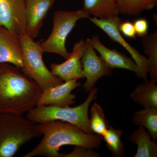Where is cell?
<instances>
[{
  "mask_svg": "<svg viewBox=\"0 0 157 157\" xmlns=\"http://www.w3.org/2000/svg\"><path fill=\"white\" fill-rule=\"evenodd\" d=\"M42 92L19 68L0 63V112L23 116L36 106Z\"/></svg>",
  "mask_w": 157,
  "mask_h": 157,
  "instance_id": "cell-1",
  "label": "cell"
},
{
  "mask_svg": "<svg viewBox=\"0 0 157 157\" xmlns=\"http://www.w3.org/2000/svg\"><path fill=\"white\" fill-rule=\"evenodd\" d=\"M39 125L43 138L35 148L23 157H63V154L60 153L59 151L64 145L81 146L88 149L101 147L102 136L87 134L73 124L52 121Z\"/></svg>",
  "mask_w": 157,
  "mask_h": 157,
  "instance_id": "cell-2",
  "label": "cell"
},
{
  "mask_svg": "<svg viewBox=\"0 0 157 157\" xmlns=\"http://www.w3.org/2000/svg\"><path fill=\"white\" fill-rule=\"evenodd\" d=\"M0 115V157H12L25 144L41 137L39 124L23 115Z\"/></svg>",
  "mask_w": 157,
  "mask_h": 157,
  "instance_id": "cell-3",
  "label": "cell"
},
{
  "mask_svg": "<svg viewBox=\"0 0 157 157\" xmlns=\"http://www.w3.org/2000/svg\"><path fill=\"white\" fill-rule=\"evenodd\" d=\"M98 89L93 87L82 104L76 107H59L51 105L36 106L27 113V117L35 123L60 121L73 124L89 134H94L90 129L88 110L90 104L96 99Z\"/></svg>",
  "mask_w": 157,
  "mask_h": 157,
  "instance_id": "cell-4",
  "label": "cell"
},
{
  "mask_svg": "<svg viewBox=\"0 0 157 157\" xmlns=\"http://www.w3.org/2000/svg\"><path fill=\"white\" fill-rule=\"evenodd\" d=\"M23 50L21 72L36 82L42 91L64 82L45 66L42 56L44 53L40 42L25 33L20 37Z\"/></svg>",
  "mask_w": 157,
  "mask_h": 157,
  "instance_id": "cell-5",
  "label": "cell"
},
{
  "mask_svg": "<svg viewBox=\"0 0 157 157\" xmlns=\"http://www.w3.org/2000/svg\"><path fill=\"white\" fill-rule=\"evenodd\" d=\"M90 17L89 14L83 9L56 11L53 14L51 33L46 40L41 43L44 52L56 54L67 59L70 52H68L66 47L67 37L78 21Z\"/></svg>",
  "mask_w": 157,
  "mask_h": 157,
  "instance_id": "cell-6",
  "label": "cell"
},
{
  "mask_svg": "<svg viewBox=\"0 0 157 157\" xmlns=\"http://www.w3.org/2000/svg\"><path fill=\"white\" fill-rule=\"evenodd\" d=\"M89 19L91 22L104 31L112 41L117 42L126 49L140 69L142 73V78L144 81H147L148 66L147 59L140 54L135 47L130 45L122 36L119 30V25L121 22L120 17L117 16L100 19L90 17Z\"/></svg>",
  "mask_w": 157,
  "mask_h": 157,
  "instance_id": "cell-7",
  "label": "cell"
},
{
  "mask_svg": "<svg viewBox=\"0 0 157 157\" xmlns=\"http://www.w3.org/2000/svg\"><path fill=\"white\" fill-rule=\"evenodd\" d=\"M81 61L83 75L86 78L83 86L86 93L89 92L101 77L110 76L112 73V69L97 55L88 39L85 40Z\"/></svg>",
  "mask_w": 157,
  "mask_h": 157,
  "instance_id": "cell-8",
  "label": "cell"
},
{
  "mask_svg": "<svg viewBox=\"0 0 157 157\" xmlns=\"http://www.w3.org/2000/svg\"><path fill=\"white\" fill-rule=\"evenodd\" d=\"M26 26L25 0H0V27L20 37Z\"/></svg>",
  "mask_w": 157,
  "mask_h": 157,
  "instance_id": "cell-9",
  "label": "cell"
},
{
  "mask_svg": "<svg viewBox=\"0 0 157 157\" xmlns=\"http://www.w3.org/2000/svg\"><path fill=\"white\" fill-rule=\"evenodd\" d=\"M77 80L64 82L62 84L42 91L36 106L51 105L59 107H70L75 103L76 95L72 92L80 86Z\"/></svg>",
  "mask_w": 157,
  "mask_h": 157,
  "instance_id": "cell-10",
  "label": "cell"
},
{
  "mask_svg": "<svg viewBox=\"0 0 157 157\" xmlns=\"http://www.w3.org/2000/svg\"><path fill=\"white\" fill-rule=\"evenodd\" d=\"M84 46L83 39L76 42L66 61L60 64H52V73L64 82L84 78L81 61Z\"/></svg>",
  "mask_w": 157,
  "mask_h": 157,
  "instance_id": "cell-11",
  "label": "cell"
},
{
  "mask_svg": "<svg viewBox=\"0 0 157 157\" xmlns=\"http://www.w3.org/2000/svg\"><path fill=\"white\" fill-rule=\"evenodd\" d=\"M90 44L100 53L102 58L107 65L113 69H122L130 70L135 73L139 78H142L141 71L132 58H129L125 54L111 49L103 45L98 36L88 39Z\"/></svg>",
  "mask_w": 157,
  "mask_h": 157,
  "instance_id": "cell-12",
  "label": "cell"
},
{
  "mask_svg": "<svg viewBox=\"0 0 157 157\" xmlns=\"http://www.w3.org/2000/svg\"><path fill=\"white\" fill-rule=\"evenodd\" d=\"M56 0H25V33L33 39L39 36L43 21Z\"/></svg>",
  "mask_w": 157,
  "mask_h": 157,
  "instance_id": "cell-13",
  "label": "cell"
},
{
  "mask_svg": "<svg viewBox=\"0 0 157 157\" xmlns=\"http://www.w3.org/2000/svg\"><path fill=\"white\" fill-rule=\"evenodd\" d=\"M23 50L20 37L0 27V63L11 64L21 69Z\"/></svg>",
  "mask_w": 157,
  "mask_h": 157,
  "instance_id": "cell-14",
  "label": "cell"
},
{
  "mask_svg": "<svg viewBox=\"0 0 157 157\" xmlns=\"http://www.w3.org/2000/svg\"><path fill=\"white\" fill-rule=\"evenodd\" d=\"M129 141L136 144L137 150L135 157H157V144L151 140L149 134L144 127L134 131L128 137Z\"/></svg>",
  "mask_w": 157,
  "mask_h": 157,
  "instance_id": "cell-15",
  "label": "cell"
},
{
  "mask_svg": "<svg viewBox=\"0 0 157 157\" xmlns=\"http://www.w3.org/2000/svg\"><path fill=\"white\" fill-rule=\"evenodd\" d=\"M152 80L137 85L130 94L135 103L143 108L157 107V86Z\"/></svg>",
  "mask_w": 157,
  "mask_h": 157,
  "instance_id": "cell-16",
  "label": "cell"
},
{
  "mask_svg": "<svg viewBox=\"0 0 157 157\" xmlns=\"http://www.w3.org/2000/svg\"><path fill=\"white\" fill-rule=\"evenodd\" d=\"M83 10L96 18L104 19L118 16L116 0H84Z\"/></svg>",
  "mask_w": 157,
  "mask_h": 157,
  "instance_id": "cell-17",
  "label": "cell"
},
{
  "mask_svg": "<svg viewBox=\"0 0 157 157\" xmlns=\"http://www.w3.org/2000/svg\"><path fill=\"white\" fill-rule=\"evenodd\" d=\"M132 122L147 130L153 141L157 139V107L144 108L134 113Z\"/></svg>",
  "mask_w": 157,
  "mask_h": 157,
  "instance_id": "cell-18",
  "label": "cell"
},
{
  "mask_svg": "<svg viewBox=\"0 0 157 157\" xmlns=\"http://www.w3.org/2000/svg\"><path fill=\"white\" fill-rule=\"evenodd\" d=\"M119 13L129 16H137L143 11L153 9L157 0H116Z\"/></svg>",
  "mask_w": 157,
  "mask_h": 157,
  "instance_id": "cell-19",
  "label": "cell"
},
{
  "mask_svg": "<svg viewBox=\"0 0 157 157\" xmlns=\"http://www.w3.org/2000/svg\"><path fill=\"white\" fill-rule=\"evenodd\" d=\"M142 43L148 56V73L151 80L157 82V31L142 37Z\"/></svg>",
  "mask_w": 157,
  "mask_h": 157,
  "instance_id": "cell-20",
  "label": "cell"
},
{
  "mask_svg": "<svg viewBox=\"0 0 157 157\" xmlns=\"http://www.w3.org/2000/svg\"><path fill=\"white\" fill-rule=\"evenodd\" d=\"M123 132L120 129H115L109 125L107 131L102 135L106 146L113 156H124V144L121 138Z\"/></svg>",
  "mask_w": 157,
  "mask_h": 157,
  "instance_id": "cell-21",
  "label": "cell"
},
{
  "mask_svg": "<svg viewBox=\"0 0 157 157\" xmlns=\"http://www.w3.org/2000/svg\"><path fill=\"white\" fill-rule=\"evenodd\" d=\"M90 113V118H89L90 129L94 134L102 136L109 125L103 108L98 103H94L91 108Z\"/></svg>",
  "mask_w": 157,
  "mask_h": 157,
  "instance_id": "cell-22",
  "label": "cell"
},
{
  "mask_svg": "<svg viewBox=\"0 0 157 157\" xmlns=\"http://www.w3.org/2000/svg\"><path fill=\"white\" fill-rule=\"evenodd\" d=\"M100 155L93 150L81 146H76L75 149L69 154H63V157H98Z\"/></svg>",
  "mask_w": 157,
  "mask_h": 157,
  "instance_id": "cell-23",
  "label": "cell"
},
{
  "mask_svg": "<svg viewBox=\"0 0 157 157\" xmlns=\"http://www.w3.org/2000/svg\"><path fill=\"white\" fill-rule=\"evenodd\" d=\"M119 30L124 36L129 39H136V34L133 23L129 21L121 22L119 25Z\"/></svg>",
  "mask_w": 157,
  "mask_h": 157,
  "instance_id": "cell-24",
  "label": "cell"
},
{
  "mask_svg": "<svg viewBox=\"0 0 157 157\" xmlns=\"http://www.w3.org/2000/svg\"><path fill=\"white\" fill-rule=\"evenodd\" d=\"M133 25L136 36L142 38L148 34L149 24L146 18H140L135 20Z\"/></svg>",
  "mask_w": 157,
  "mask_h": 157,
  "instance_id": "cell-25",
  "label": "cell"
}]
</instances>
